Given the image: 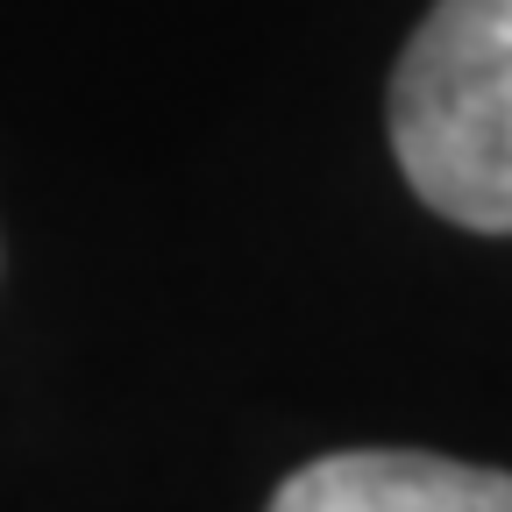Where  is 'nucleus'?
<instances>
[{"label": "nucleus", "mask_w": 512, "mask_h": 512, "mask_svg": "<svg viewBox=\"0 0 512 512\" xmlns=\"http://www.w3.org/2000/svg\"><path fill=\"white\" fill-rule=\"evenodd\" d=\"M271 512H512V477L420 448H342L292 470Z\"/></svg>", "instance_id": "obj_2"}, {"label": "nucleus", "mask_w": 512, "mask_h": 512, "mask_svg": "<svg viewBox=\"0 0 512 512\" xmlns=\"http://www.w3.org/2000/svg\"><path fill=\"white\" fill-rule=\"evenodd\" d=\"M392 150L420 200L512 235V0H434L392 72Z\"/></svg>", "instance_id": "obj_1"}]
</instances>
